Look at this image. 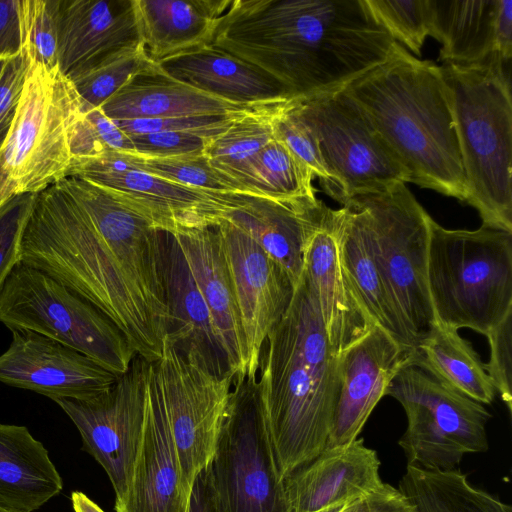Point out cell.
Returning a JSON list of instances; mask_svg holds the SVG:
<instances>
[{
	"label": "cell",
	"mask_w": 512,
	"mask_h": 512,
	"mask_svg": "<svg viewBox=\"0 0 512 512\" xmlns=\"http://www.w3.org/2000/svg\"><path fill=\"white\" fill-rule=\"evenodd\" d=\"M164 250L165 232L112 190L67 177L37 193L19 262L92 303L151 363L169 327Z\"/></svg>",
	"instance_id": "1"
},
{
	"label": "cell",
	"mask_w": 512,
	"mask_h": 512,
	"mask_svg": "<svg viewBox=\"0 0 512 512\" xmlns=\"http://www.w3.org/2000/svg\"><path fill=\"white\" fill-rule=\"evenodd\" d=\"M398 44L365 0H231L211 41L269 74L291 99L342 90Z\"/></svg>",
	"instance_id": "2"
},
{
	"label": "cell",
	"mask_w": 512,
	"mask_h": 512,
	"mask_svg": "<svg viewBox=\"0 0 512 512\" xmlns=\"http://www.w3.org/2000/svg\"><path fill=\"white\" fill-rule=\"evenodd\" d=\"M337 358L305 280L261 350L255 402L279 478L318 456L327 445L336 402Z\"/></svg>",
	"instance_id": "3"
},
{
	"label": "cell",
	"mask_w": 512,
	"mask_h": 512,
	"mask_svg": "<svg viewBox=\"0 0 512 512\" xmlns=\"http://www.w3.org/2000/svg\"><path fill=\"white\" fill-rule=\"evenodd\" d=\"M408 174L409 182L465 202L467 185L440 66L398 44L343 88Z\"/></svg>",
	"instance_id": "4"
},
{
	"label": "cell",
	"mask_w": 512,
	"mask_h": 512,
	"mask_svg": "<svg viewBox=\"0 0 512 512\" xmlns=\"http://www.w3.org/2000/svg\"><path fill=\"white\" fill-rule=\"evenodd\" d=\"M508 63L500 56L474 65L443 63L462 166L465 203L482 224L512 233V102Z\"/></svg>",
	"instance_id": "5"
},
{
	"label": "cell",
	"mask_w": 512,
	"mask_h": 512,
	"mask_svg": "<svg viewBox=\"0 0 512 512\" xmlns=\"http://www.w3.org/2000/svg\"><path fill=\"white\" fill-rule=\"evenodd\" d=\"M427 283L436 321L486 335L512 310V233L429 220Z\"/></svg>",
	"instance_id": "6"
},
{
	"label": "cell",
	"mask_w": 512,
	"mask_h": 512,
	"mask_svg": "<svg viewBox=\"0 0 512 512\" xmlns=\"http://www.w3.org/2000/svg\"><path fill=\"white\" fill-rule=\"evenodd\" d=\"M81 101L58 67L33 62L10 129L0 146V207L68 176L70 129Z\"/></svg>",
	"instance_id": "7"
},
{
	"label": "cell",
	"mask_w": 512,
	"mask_h": 512,
	"mask_svg": "<svg viewBox=\"0 0 512 512\" xmlns=\"http://www.w3.org/2000/svg\"><path fill=\"white\" fill-rule=\"evenodd\" d=\"M0 322L43 335L90 357L117 376L136 352L97 307L44 272L18 262L0 292Z\"/></svg>",
	"instance_id": "8"
},
{
	"label": "cell",
	"mask_w": 512,
	"mask_h": 512,
	"mask_svg": "<svg viewBox=\"0 0 512 512\" xmlns=\"http://www.w3.org/2000/svg\"><path fill=\"white\" fill-rule=\"evenodd\" d=\"M387 293L414 345L436 324L427 283L430 215L405 183L355 195Z\"/></svg>",
	"instance_id": "9"
},
{
	"label": "cell",
	"mask_w": 512,
	"mask_h": 512,
	"mask_svg": "<svg viewBox=\"0 0 512 512\" xmlns=\"http://www.w3.org/2000/svg\"><path fill=\"white\" fill-rule=\"evenodd\" d=\"M385 396L403 407L407 427L399 439L407 466L425 470L458 469L463 457L489 449L483 404L439 382L415 365L402 368Z\"/></svg>",
	"instance_id": "10"
},
{
	"label": "cell",
	"mask_w": 512,
	"mask_h": 512,
	"mask_svg": "<svg viewBox=\"0 0 512 512\" xmlns=\"http://www.w3.org/2000/svg\"><path fill=\"white\" fill-rule=\"evenodd\" d=\"M166 412L187 503L194 481L213 458L233 392L234 378L217 376L165 341L147 366Z\"/></svg>",
	"instance_id": "11"
},
{
	"label": "cell",
	"mask_w": 512,
	"mask_h": 512,
	"mask_svg": "<svg viewBox=\"0 0 512 512\" xmlns=\"http://www.w3.org/2000/svg\"><path fill=\"white\" fill-rule=\"evenodd\" d=\"M253 382L234 383L216 450L205 468L217 512H287Z\"/></svg>",
	"instance_id": "12"
},
{
	"label": "cell",
	"mask_w": 512,
	"mask_h": 512,
	"mask_svg": "<svg viewBox=\"0 0 512 512\" xmlns=\"http://www.w3.org/2000/svg\"><path fill=\"white\" fill-rule=\"evenodd\" d=\"M292 101L318 140L341 205L355 195L409 182L392 150L343 89Z\"/></svg>",
	"instance_id": "13"
},
{
	"label": "cell",
	"mask_w": 512,
	"mask_h": 512,
	"mask_svg": "<svg viewBox=\"0 0 512 512\" xmlns=\"http://www.w3.org/2000/svg\"><path fill=\"white\" fill-rule=\"evenodd\" d=\"M147 366L136 356L106 393L90 400L54 401L76 426L83 450L106 472L115 503L127 494L142 439Z\"/></svg>",
	"instance_id": "14"
},
{
	"label": "cell",
	"mask_w": 512,
	"mask_h": 512,
	"mask_svg": "<svg viewBox=\"0 0 512 512\" xmlns=\"http://www.w3.org/2000/svg\"><path fill=\"white\" fill-rule=\"evenodd\" d=\"M131 153L108 152L72 160L68 177H79L112 190L155 229L180 234L215 227L225 211L223 192L186 187L136 168Z\"/></svg>",
	"instance_id": "15"
},
{
	"label": "cell",
	"mask_w": 512,
	"mask_h": 512,
	"mask_svg": "<svg viewBox=\"0 0 512 512\" xmlns=\"http://www.w3.org/2000/svg\"><path fill=\"white\" fill-rule=\"evenodd\" d=\"M215 230L245 338L246 379L255 381L262 346L288 310L295 288L283 269L244 232L224 219Z\"/></svg>",
	"instance_id": "16"
},
{
	"label": "cell",
	"mask_w": 512,
	"mask_h": 512,
	"mask_svg": "<svg viewBox=\"0 0 512 512\" xmlns=\"http://www.w3.org/2000/svg\"><path fill=\"white\" fill-rule=\"evenodd\" d=\"M119 376L90 357L26 330L12 331L0 355V382L57 399L90 400L106 393Z\"/></svg>",
	"instance_id": "17"
},
{
	"label": "cell",
	"mask_w": 512,
	"mask_h": 512,
	"mask_svg": "<svg viewBox=\"0 0 512 512\" xmlns=\"http://www.w3.org/2000/svg\"><path fill=\"white\" fill-rule=\"evenodd\" d=\"M414 355L374 325L336 357V402L326 447L359 438L389 383L402 368L412 364Z\"/></svg>",
	"instance_id": "18"
},
{
	"label": "cell",
	"mask_w": 512,
	"mask_h": 512,
	"mask_svg": "<svg viewBox=\"0 0 512 512\" xmlns=\"http://www.w3.org/2000/svg\"><path fill=\"white\" fill-rule=\"evenodd\" d=\"M222 219L249 236L298 286L308 239L326 205L317 197L272 199L252 193L224 192Z\"/></svg>",
	"instance_id": "19"
},
{
	"label": "cell",
	"mask_w": 512,
	"mask_h": 512,
	"mask_svg": "<svg viewBox=\"0 0 512 512\" xmlns=\"http://www.w3.org/2000/svg\"><path fill=\"white\" fill-rule=\"evenodd\" d=\"M380 459L362 438L326 447L283 479L287 512H336L378 489Z\"/></svg>",
	"instance_id": "20"
},
{
	"label": "cell",
	"mask_w": 512,
	"mask_h": 512,
	"mask_svg": "<svg viewBox=\"0 0 512 512\" xmlns=\"http://www.w3.org/2000/svg\"><path fill=\"white\" fill-rule=\"evenodd\" d=\"M140 47L134 0H60L58 68L67 78Z\"/></svg>",
	"instance_id": "21"
},
{
	"label": "cell",
	"mask_w": 512,
	"mask_h": 512,
	"mask_svg": "<svg viewBox=\"0 0 512 512\" xmlns=\"http://www.w3.org/2000/svg\"><path fill=\"white\" fill-rule=\"evenodd\" d=\"M302 277L314 297L336 357L375 325L346 277L339 256L334 209L327 206L308 239Z\"/></svg>",
	"instance_id": "22"
},
{
	"label": "cell",
	"mask_w": 512,
	"mask_h": 512,
	"mask_svg": "<svg viewBox=\"0 0 512 512\" xmlns=\"http://www.w3.org/2000/svg\"><path fill=\"white\" fill-rule=\"evenodd\" d=\"M181 470L164 405L147 380L143 434L129 488L116 512H186Z\"/></svg>",
	"instance_id": "23"
},
{
	"label": "cell",
	"mask_w": 512,
	"mask_h": 512,
	"mask_svg": "<svg viewBox=\"0 0 512 512\" xmlns=\"http://www.w3.org/2000/svg\"><path fill=\"white\" fill-rule=\"evenodd\" d=\"M173 236L207 305L234 383L242 382L246 379L248 364L246 343L215 227L194 229Z\"/></svg>",
	"instance_id": "24"
},
{
	"label": "cell",
	"mask_w": 512,
	"mask_h": 512,
	"mask_svg": "<svg viewBox=\"0 0 512 512\" xmlns=\"http://www.w3.org/2000/svg\"><path fill=\"white\" fill-rule=\"evenodd\" d=\"M155 64L166 75L232 103L271 107L291 99L285 87L269 74L211 45Z\"/></svg>",
	"instance_id": "25"
},
{
	"label": "cell",
	"mask_w": 512,
	"mask_h": 512,
	"mask_svg": "<svg viewBox=\"0 0 512 512\" xmlns=\"http://www.w3.org/2000/svg\"><path fill=\"white\" fill-rule=\"evenodd\" d=\"M164 273L169 308L165 341L211 373L232 376L207 305L176 238L169 233H165Z\"/></svg>",
	"instance_id": "26"
},
{
	"label": "cell",
	"mask_w": 512,
	"mask_h": 512,
	"mask_svg": "<svg viewBox=\"0 0 512 512\" xmlns=\"http://www.w3.org/2000/svg\"><path fill=\"white\" fill-rule=\"evenodd\" d=\"M265 108L269 107L244 106L203 92L166 75L155 63L131 76L124 86L100 107L113 121L196 115H241Z\"/></svg>",
	"instance_id": "27"
},
{
	"label": "cell",
	"mask_w": 512,
	"mask_h": 512,
	"mask_svg": "<svg viewBox=\"0 0 512 512\" xmlns=\"http://www.w3.org/2000/svg\"><path fill=\"white\" fill-rule=\"evenodd\" d=\"M334 221L340 261L360 304L375 325L401 347L415 352L385 288L362 209L353 198H348L340 209L334 210Z\"/></svg>",
	"instance_id": "28"
},
{
	"label": "cell",
	"mask_w": 512,
	"mask_h": 512,
	"mask_svg": "<svg viewBox=\"0 0 512 512\" xmlns=\"http://www.w3.org/2000/svg\"><path fill=\"white\" fill-rule=\"evenodd\" d=\"M230 0H134L141 45L152 63L209 45Z\"/></svg>",
	"instance_id": "29"
},
{
	"label": "cell",
	"mask_w": 512,
	"mask_h": 512,
	"mask_svg": "<svg viewBox=\"0 0 512 512\" xmlns=\"http://www.w3.org/2000/svg\"><path fill=\"white\" fill-rule=\"evenodd\" d=\"M62 488L47 449L28 428L0 423V507L34 512Z\"/></svg>",
	"instance_id": "30"
},
{
	"label": "cell",
	"mask_w": 512,
	"mask_h": 512,
	"mask_svg": "<svg viewBox=\"0 0 512 512\" xmlns=\"http://www.w3.org/2000/svg\"><path fill=\"white\" fill-rule=\"evenodd\" d=\"M428 7L429 36L442 44L443 63L474 65L499 56L495 34L499 0H428Z\"/></svg>",
	"instance_id": "31"
},
{
	"label": "cell",
	"mask_w": 512,
	"mask_h": 512,
	"mask_svg": "<svg viewBox=\"0 0 512 512\" xmlns=\"http://www.w3.org/2000/svg\"><path fill=\"white\" fill-rule=\"evenodd\" d=\"M411 365L481 404L495 398V388L472 345L458 330L439 322L416 348Z\"/></svg>",
	"instance_id": "32"
},
{
	"label": "cell",
	"mask_w": 512,
	"mask_h": 512,
	"mask_svg": "<svg viewBox=\"0 0 512 512\" xmlns=\"http://www.w3.org/2000/svg\"><path fill=\"white\" fill-rule=\"evenodd\" d=\"M314 174L275 137L248 163L237 181L249 192L272 199L316 197Z\"/></svg>",
	"instance_id": "33"
},
{
	"label": "cell",
	"mask_w": 512,
	"mask_h": 512,
	"mask_svg": "<svg viewBox=\"0 0 512 512\" xmlns=\"http://www.w3.org/2000/svg\"><path fill=\"white\" fill-rule=\"evenodd\" d=\"M280 105L246 113L213 138L204 151L210 164L237 181L248 163L274 138L272 116Z\"/></svg>",
	"instance_id": "34"
},
{
	"label": "cell",
	"mask_w": 512,
	"mask_h": 512,
	"mask_svg": "<svg viewBox=\"0 0 512 512\" xmlns=\"http://www.w3.org/2000/svg\"><path fill=\"white\" fill-rule=\"evenodd\" d=\"M151 64L140 47L124 51L68 78L81 101V112L100 108L131 76Z\"/></svg>",
	"instance_id": "35"
},
{
	"label": "cell",
	"mask_w": 512,
	"mask_h": 512,
	"mask_svg": "<svg viewBox=\"0 0 512 512\" xmlns=\"http://www.w3.org/2000/svg\"><path fill=\"white\" fill-rule=\"evenodd\" d=\"M131 162L147 173L210 192L249 193L238 181L214 168L205 154L149 158L131 153Z\"/></svg>",
	"instance_id": "36"
},
{
	"label": "cell",
	"mask_w": 512,
	"mask_h": 512,
	"mask_svg": "<svg viewBox=\"0 0 512 512\" xmlns=\"http://www.w3.org/2000/svg\"><path fill=\"white\" fill-rule=\"evenodd\" d=\"M274 137L318 177L326 193L336 201L338 189L322 158L318 140L296 109L292 99L276 108L272 116Z\"/></svg>",
	"instance_id": "37"
},
{
	"label": "cell",
	"mask_w": 512,
	"mask_h": 512,
	"mask_svg": "<svg viewBox=\"0 0 512 512\" xmlns=\"http://www.w3.org/2000/svg\"><path fill=\"white\" fill-rule=\"evenodd\" d=\"M60 0H21L23 47L31 60L47 69L58 67Z\"/></svg>",
	"instance_id": "38"
},
{
	"label": "cell",
	"mask_w": 512,
	"mask_h": 512,
	"mask_svg": "<svg viewBox=\"0 0 512 512\" xmlns=\"http://www.w3.org/2000/svg\"><path fill=\"white\" fill-rule=\"evenodd\" d=\"M365 3L387 33L400 41L414 55L429 36L428 0H365Z\"/></svg>",
	"instance_id": "39"
},
{
	"label": "cell",
	"mask_w": 512,
	"mask_h": 512,
	"mask_svg": "<svg viewBox=\"0 0 512 512\" xmlns=\"http://www.w3.org/2000/svg\"><path fill=\"white\" fill-rule=\"evenodd\" d=\"M71 160L99 157L108 152L135 153L133 142L100 108L81 112L69 135Z\"/></svg>",
	"instance_id": "40"
},
{
	"label": "cell",
	"mask_w": 512,
	"mask_h": 512,
	"mask_svg": "<svg viewBox=\"0 0 512 512\" xmlns=\"http://www.w3.org/2000/svg\"><path fill=\"white\" fill-rule=\"evenodd\" d=\"M36 195H17L0 207V292L19 262L23 232Z\"/></svg>",
	"instance_id": "41"
},
{
	"label": "cell",
	"mask_w": 512,
	"mask_h": 512,
	"mask_svg": "<svg viewBox=\"0 0 512 512\" xmlns=\"http://www.w3.org/2000/svg\"><path fill=\"white\" fill-rule=\"evenodd\" d=\"M246 114V113H245ZM241 115H196L169 118H143L113 121L127 135L162 131H193L218 136Z\"/></svg>",
	"instance_id": "42"
},
{
	"label": "cell",
	"mask_w": 512,
	"mask_h": 512,
	"mask_svg": "<svg viewBox=\"0 0 512 512\" xmlns=\"http://www.w3.org/2000/svg\"><path fill=\"white\" fill-rule=\"evenodd\" d=\"M490 359L485 370L509 413L512 411V310L486 335Z\"/></svg>",
	"instance_id": "43"
},
{
	"label": "cell",
	"mask_w": 512,
	"mask_h": 512,
	"mask_svg": "<svg viewBox=\"0 0 512 512\" xmlns=\"http://www.w3.org/2000/svg\"><path fill=\"white\" fill-rule=\"evenodd\" d=\"M135 153L149 158H168L203 154L210 141L217 137L193 131H162L129 135Z\"/></svg>",
	"instance_id": "44"
},
{
	"label": "cell",
	"mask_w": 512,
	"mask_h": 512,
	"mask_svg": "<svg viewBox=\"0 0 512 512\" xmlns=\"http://www.w3.org/2000/svg\"><path fill=\"white\" fill-rule=\"evenodd\" d=\"M30 65L31 58L23 47L7 60L0 75V146L15 117Z\"/></svg>",
	"instance_id": "45"
},
{
	"label": "cell",
	"mask_w": 512,
	"mask_h": 512,
	"mask_svg": "<svg viewBox=\"0 0 512 512\" xmlns=\"http://www.w3.org/2000/svg\"><path fill=\"white\" fill-rule=\"evenodd\" d=\"M336 512H415V507L399 488L383 482L372 493Z\"/></svg>",
	"instance_id": "46"
},
{
	"label": "cell",
	"mask_w": 512,
	"mask_h": 512,
	"mask_svg": "<svg viewBox=\"0 0 512 512\" xmlns=\"http://www.w3.org/2000/svg\"><path fill=\"white\" fill-rule=\"evenodd\" d=\"M21 0H0V56L11 57L23 48Z\"/></svg>",
	"instance_id": "47"
},
{
	"label": "cell",
	"mask_w": 512,
	"mask_h": 512,
	"mask_svg": "<svg viewBox=\"0 0 512 512\" xmlns=\"http://www.w3.org/2000/svg\"><path fill=\"white\" fill-rule=\"evenodd\" d=\"M495 34L497 53L509 62L512 56V0H499Z\"/></svg>",
	"instance_id": "48"
},
{
	"label": "cell",
	"mask_w": 512,
	"mask_h": 512,
	"mask_svg": "<svg viewBox=\"0 0 512 512\" xmlns=\"http://www.w3.org/2000/svg\"><path fill=\"white\" fill-rule=\"evenodd\" d=\"M186 512H217L206 470L196 477Z\"/></svg>",
	"instance_id": "49"
},
{
	"label": "cell",
	"mask_w": 512,
	"mask_h": 512,
	"mask_svg": "<svg viewBox=\"0 0 512 512\" xmlns=\"http://www.w3.org/2000/svg\"><path fill=\"white\" fill-rule=\"evenodd\" d=\"M71 503L74 512H105L86 494L80 491L71 493Z\"/></svg>",
	"instance_id": "50"
},
{
	"label": "cell",
	"mask_w": 512,
	"mask_h": 512,
	"mask_svg": "<svg viewBox=\"0 0 512 512\" xmlns=\"http://www.w3.org/2000/svg\"><path fill=\"white\" fill-rule=\"evenodd\" d=\"M9 58L10 57H7V56H0V75H1V73L5 67V64Z\"/></svg>",
	"instance_id": "51"
},
{
	"label": "cell",
	"mask_w": 512,
	"mask_h": 512,
	"mask_svg": "<svg viewBox=\"0 0 512 512\" xmlns=\"http://www.w3.org/2000/svg\"><path fill=\"white\" fill-rule=\"evenodd\" d=\"M0 512H16V511H13V510H9V509H6V508H3V507H0Z\"/></svg>",
	"instance_id": "52"
}]
</instances>
